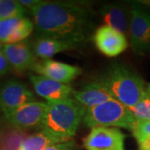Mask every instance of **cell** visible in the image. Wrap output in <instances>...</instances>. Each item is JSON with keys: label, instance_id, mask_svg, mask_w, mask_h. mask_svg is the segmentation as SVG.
Instances as JSON below:
<instances>
[{"label": "cell", "instance_id": "6da1fadb", "mask_svg": "<svg viewBox=\"0 0 150 150\" xmlns=\"http://www.w3.org/2000/svg\"><path fill=\"white\" fill-rule=\"evenodd\" d=\"M31 11L39 37L51 38L79 47L90 34L91 13L81 4L40 1Z\"/></svg>", "mask_w": 150, "mask_h": 150}, {"label": "cell", "instance_id": "7a4b0ae2", "mask_svg": "<svg viewBox=\"0 0 150 150\" xmlns=\"http://www.w3.org/2000/svg\"><path fill=\"white\" fill-rule=\"evenodd\" d=\"M112 98L128 108L133 107L147 96L143 78L127 65L113 63L97 79Z\"/></svg>", "mask_w": 150, "mask_h": 150}, {"label": "cell", "instance_id": "3957f363", "mask_svg": "<svg viewBox=\"0 0 150 150\" xmlns=\"http://www.w3.org/2000/svg\"><path fill=\"white\" fill-rule=\"evenodd\" d=\"M48 103L40 129L64 142L73 140L83 119L86 108L72 98Z\"/></svg>", "mask_w": 150, "mask_h": 150}, {"label": "cell", "instance_id": "277c9868", "mask_svg": "<svg viewBox=\"0 0 150 150\" xmlns=\"http://www.w3.org/2000/svg\"><path fill=\"white\" fill-rule=\"evenodd\" d=\"M88 128H123L132 131L136 118L129 108L112 98L97 106L86 108L83 119Z\"/></svg>", "mask_w": 150, "mask_h": 150}, {"label": "cell", "instance_id": "5b68a950", "mask_svg": "<svg viewBox=\"0 0 150 150\" xmlns=\"http://www.w3.org/2000/svg\"><path fill=\"white\" fill-rule=\"evenodd\" d=\"M129 36L135 54L144 55L150 52V14L142 6L133 3Z\"/></svg>", "mask_w": 150, "mask_h": 150}, {"label": "cell", "instance_id": "8992f818", "mask_svg": "<svg viewBox=\"0 0 150 150\" xmlns=\"http://www.w3.org/2000/svg\"><path fill=\"white\" fill-rule=\"evenodd\" d=\"M48 102L32 101L4 115L8 125L23 131L40 129L48 108Z\"/></svg>", "mask_w": 150, "mask_h": 150}, {"label": "cell", "instance_id": "52a82bcc", "mask_svg": "<svg viewBox=\"0 0 150 150\" xmlns=\"http://www.w3.org/2000/svg\"><path fill=\"white\" fill-rule=\"evenodd\" d=\"M34 100L33 93L20 81L9 79L0 84V110L4 115Z\"/></svg>", "mask_w": 150, "mask_h": 150}, {"label": "cell", "instance_id": "ba28073f", "mask_svg": "<svg viewBox=\"0 0 150 150\" xmlns=\"http://www.w3.org/2000/svg\"><path fill=\"white\" fill-rule=\"evenodd\" d=\"M126 135L118 128L98 127L83 139L86 150H124Z\"/></svg>", "mask_w": 150, "mask_h": 150}, {"label": "cell", "instance_id": "9c48e42d", "mask_svg": "<svg viewBox=\"0 0 150 150\" xmlns=\"http://www.w3.org/2000/svg\"><path fill=\"white\" fill-rule=\"evenodd\" d=\"M93 42L99 52L110 58L121 54L129 46L124 34L107 25L97 28L93 34Z\"/></svg>", "mask_w": 150, "mask_h": 150}, {"label": "cell", "instance_id": "30bf717a", "mask_svg": "<svg viewBox=\"0 0 150 150\" xmlns=\"http://www.w3.org/2000/svg\"><path fill=\"white\" fill-rule=\"evenodd\" d=\"M32 70L38 75L65 84H69L70 82L82 74V69L78 66L51 59L38 61Z\"/></svg>", "mask_w": 150, "mask_h": 150}, {"label": "cell", "instance_id": "8fae6325", "mask_svg": "<svg viewBox=\"0 0 150 150\" xmlns=\"http://www.w3.org/2000/svg\"><path fill=\"white\" fill-rule=\"evenodd\" d=\"M29 80L35 93L45 98L47 102L64 100L73 95L74 89L69 84L62 83L38 74H29Z\"/></svg>", "mask_w": 150, "mask_h": 150}, {"label": "cell", "instance_id": "7c38bea8", "mask_svg": "<svg viewBox=\"0 0 150 150\" xmlns=\"http://www.w3.org/2000/svg\"><path fill=\"white\" fill-rule=\"evenodd\" d=\"M2 51L11 68L18 74H23L28 69L32 70L38 62L31 45L26 41L4 44Z\"/></svg>", "mask_w": 150, "mask_h": 150}, {"label": "cell", "instance_id": "4fadbf2b", "mask_svg": "<svg viewBox=\"0 0 150 150\" xmlns=\"http://www.w3.org/2000/svg\"><path fill=\"white\" fill-rule=\"evenodd\" d=\"M103 20L108 27L117 30L125 36L129 34L131 7L123 3L106 4L100 9Z\"/></svg>", "mask_w": 150, "mask_h": 150}, {"label": "cell", "instance_id": "5bb4252c", "mask_svg": "<svg viewBox=\"0 0 150 150\" xmlns=\"http://www.w3.org/2000/svg\"><path fill=\"white\" fill-rule=\"evenodd\" d=\"M73 96L86 108L94 107L112 99V96L97 79L88 83L80 90L74 89Z\"/></svg>", "mask_w": 150, "mask_h": 150}, {"label": "cell", "instance_id": "9a60e30c", "mask_svg": "<svg viewBox=\"0 0 150 150\" xmlns=\"http://www.w3.org/2000/svg\"><path fill=\"white\" fill-rule=\"evenodd\" d=\"M34 55L43 59H49L57 54L77 48L76 45L51 38L38 37L31 45Z\"/></svg>", "mask_w": 150, "mask_h": 150}, {"label": "cell", "instance_id": "2e32d148", "mask_svg": "<svg viewBox=\"0 0 150 150\" xmlns=\"http://www.w3.org/2000/svg\"><path fill=\"white\" fill-rule=\"evenodd\" d=\"M29 134L26 131L8 124L0 126V150H19L22 143Z\"/></svg>", "mask_w": 150, "mask_h": 150}, {"label": "cell", "instance_id": "e0dca14e", "mask_svg": "<svg viewBox=\"0 0 150 150\" xmlns=\"http://www.w3.org/2000/svg\"><path fill=\"white\" fill-rule=\"evenodd\" d=\"M64 143V141L40 131L29 134L22 143L19 150H45L51 146Z\"/></svg>", "mask_w": 150, "mask_h": 150}, {"label": "cell", "instance_id": "ac0fdd59", "mask_svg": "<svg viewBox=\"0 0 150 150\" xmlns=\"http://www.w3.org/2000/svg\"><path fill=\"white\" fill-rule=\"evenodd\" d=\"M26 8L18 1L0 0V21L13 18H23Z\"/></svg>", "mask_w": 150, "mask_h": 150}, {"label": "cell", "instance_id": "d6986e66", "mask_svg": "<svg viewBox=\"0 0 150 150\" xmlns=\"http://www.w3.org/2000/svg\"><path fill=\"white\" fill-rule=\"evenodd\" d=\"M23 18H13L0 21V41L4 44L8 43V39L16 31Z\"/></svg>", "mask_w": 150, "mask_h": 150}, {"label": "cell", "instance_id": "ffe728a7", "mask_svg": "<svg viewBox=\"0 0 150 150\" xmlns=\"http://www.w3.org/2000/svg\"><path fill=\"white\" fill-rule=\"evenodd\" d=\"M129 108L136 120H150V98L148 95L136 105Z\"/></svg>", "mask_w": 150, "mask_h": 150}, {"label": "cell", "instance_id": "44dd1931", "mask_svg": "<svg viewBox=\"0 0 150 150\" xmlns=\"http://www.w3.org/2000/svg\"><path fill=\"white\" fill-rule=\"evenodd\" d=\"M132 132L139 144L150 139V120H136Z\"/></svg>", "mask_w": 150, "mask_h": 150}, {"label": "cell", "instance_id": "7402d4cb", "mask_svg": "<svg viewBox=\"0 0 150 150\" xmlns=\"http://www.w3.org/2000/svg\"><path fill=\"white\" fill-rule=\"evenodd\" d=\"M76 147L77 145L74 140H70L64 143H61V144L51 146L45 150H76Z\"/></svg>", "mask_w": 150, "mask_h": 150}, {"label": "cell", "instance_id": "603a6c76", "mask_svg": "<svg viewBox=\"0 0 150 150\" xmlns=\"http://www.w3.org/2000/svg\"><path fill=\"white\" fill-rule=\"evenodd\" d=\"M11 69L12 68L8 61L6 59L5 55L4 54L3 51H1L0 52V78L7 74L10 71Z\"/></svg>", "mask_w": 150, "mask_h": 150}, {"label": "cell", "instance_id": "cb8c5ba5", "mask_svg": "<svg viewBox=\"0 0 150 150\" xmlns=\"http://www.w3.org/2000/svg\"><path fill=\"white\" fill-rule=\"evenodd\" d=\"M40 1L41 0H20L18 2L25 8H28L29 10H32L34 7H36L40 3Z\"/></svg>", "mask_w": 150, "mask_h": 150}, {"label": "cell", "instance_id": "d4e9b609", "mask_svg": "<svg viewBox=\"0 0 150 150\" xmlns=\"http://www.w3.org/2000/svg\"><path fill=\"white\" fill-rule=\"evenodd\" d=\"M146 91H147V94L148 96L150 98V84H148L146 87Z\"/></svg>", "mask_w": 150, "mask_h": 150}, {"label": "cell", "instance_id": "484cf974", "mask_svg": "<svg viewBox=\"0 0 150 150\" xmlns=\"http://www.w3.org/2000/svg\"><path fill=\"white\" fill-rule=\"evenodd\" d=\"M4 43H3L2 42H1V41H0V52H1L2 50H3V48H4Z\"/></svg>", "mask_w": 150, "mask_h": 150}, {"label": "cell", "instance_id": "4316f807", "mask_svg": "<svg viewBox=\"0 0 150 150\" xmlns=\"http://www.w3.org/2000/svg\"><path fill=\"white\" fill-rule=\"evenodd\" d=\"M0 126H1V121H0Z\"/></svg>", "mask_w": 150, "mask_h": 150}, {"label": "cell", "instance_id": "83f0119b", "mask_svg": "<svg viewBox=\"0 0 150 150\" xmlns=\"http://www.w3.org/2000/svg\"></svg>", "mask_w": 150, "mask_h": 150}]
</instances>
